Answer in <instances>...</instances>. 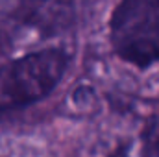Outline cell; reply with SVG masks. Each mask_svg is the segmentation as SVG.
<instances>
[{
    "label": "cell",
    "mask_w": 159,
    "mask_h": 157,
    "mask_svg": "<svg viewBox=\"0 0 159 157\" xmlns=\"http://www.w3.org/2000/svg\"><path fill=\"white\" fill-rule=\"evenodd\" d=\"M109 35L126 63L146 69L159 61V0H126L113 9Z\"/></svg>",
    "instance_id": "2"
},
{
    "label": "cell",
    "mask_w": 159,
    "mask_h": 157,
    "mask_svg": "<svg viewBox=\"0 0 159 157\" xmlns=\"http://www.w3.org/2000/svg\"><path fill=\"white\" fill-rule=\"evenodd\" d=\"M7 50H9V41L6 37V34H4V30L0 28V70L4 69V65L6 63H2L4 61V57H6V54H7Z\"/></svg>",
    "instance_id": "5"
},
{
    "label": "cell",
    "mask_w": 159,
    "mask_h": 157,
    "mask_svg": "<svg viewBox=\"0 0 159 157\" xmlns=\"http://www.w3.org/2000/svg\"><path fill=\"white\" fill-rule=\"evenodd\" d=\"M144 150H146V148H144ZM144 150L139 148V146L133 144V142H124V144H120L117 148L109 150L104 157H144Z\"/></svg>",
    "instance_id": "3"
},
{
    "label": "cell",
    "mask_w": 159,
    "mask_h": 157,
    "mask_svg": "<svg viewBox=\"0 0 159 157\" xmlns=\"http://www.w3.org/2000/svg\"><path fill=\"white\" fill-rule=\"evenodd\" d=\"M69 61L63 48H43L6 63L0 70V109H20L48 96L65 76Z\"/></svg>",
    "instance_id": "1"
},
{
    "label": "cell",
    "mask_w": 159,
    "mask_h": 157,
    "mask_svg": "<svg viewBox=\"0 0 159 157\" xmlns=\"http://www.w3.org/2000/svg\"><path fill=\"white\" fill-rule=\"evenodd\" d=\"M146 150L154 157H159V117L152 120V126L146 135Z\"/></svg>",
    "instance_id": "4"
}]
</instances>
